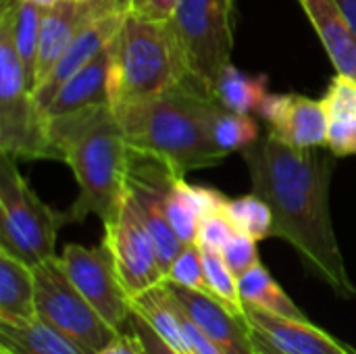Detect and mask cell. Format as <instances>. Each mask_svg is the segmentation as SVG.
I'll return each instance as SVG.
<instances>
[{"mask_svg":"<svg viewBox=\"0 0 356 354\" xmlns=\"http://www.w3.org/2000/svg\"><path fill=\"white\" fill-rule=\"evenodd\" d=\"M177 175L163 165L156 159L134 154L129 156V169H127V188L138 200V207L142 211V217L150 230V236L154 240L159 261L163 267V273L167 275L171 263L181 252L186 244L175 236L169 217H167V194L173 186Z\"/></svg>","mask_w":356,"mask_h":354,"instance_id":"cell-11","label":"cell"},{"mask_svg":"<svg viewBox=\"0 0 356 354\" xmlns=\"http://www.w3.org/2000/svg\"><path fill=\"white\" fill-rule=\"evenodd\" d=\"M223 259L227 263V267L234 271V275L240 280L246 271H250L252 267H257L261 263L259 259V246L257 240L250 238L248 234L236 232L234 238L227 242V246L223 248Z\"/></svg>","mask_w":356,"mask_h":354,"instance_id":"cell-32","label":"cell"},{"mask_svg":"<svg viewBox=\"0 0 356 354\" xmlns=\"http://www.w3.org/2000/svg\"><path fill=\"white\" fill-rule=\"evenodd\" d=\"M35 317L38 309L33 267L0 250V321L17 325Z\"/></svg>","mask_w":356,"mask_h":354,"instance_id":"cell-19","label":"cell"},{"mask_svg":"<svg viewBox=\"0 0 356 354\" xmlns=\"http://www.w3.org/2000/svg\"><path fill=\"white\" fill-rule=\"evenodd\" d=\"M167 217L175 232V236L181 240V244H194L200 223V213L188 192L186 177H177L167 194Z\"/></svg>","mask_w":356,"mask_h":354,"instance_id":"cell-28","label":"cell"},{"mask_svg":"<svg viewBox=\"0 0 356 354\" xmlns=\"http://www.w3.org/2000/svg\"><path fill=\"white\" fill-rule=\"evenodd\" d=\"M102 242L111 250L117 275L129 298L140 296L165 282L154 240L129 188L117 215L104 223Z\"/></svg>","mask_w":356,"mask_h":354,"instance_id":"cell-9","label":"cell"},{"mask_svg":"<svg viewBox=\"0 0 356 354\" xmlns=\"http://www.w3.org/2000/svg\"><path fill=\"white\" fill-rule=\"evenodd\" d=\"M96 354H146L144 342L140 334L131 328V332H121L111 344H106L100 353Z\"/></svg>","mask_w":356,"mask_h":354,"instance_id":"cell-37","label":"cell"},{"mask_svg":"<svg viewBox=\"0 0 356 354\" xmlns=\"http://www.w3.org/2000/svg\"><path fill=\"white\" fill-rule=\"evenodd\" d=\"M58 261L67 277L94 307V311L113 330L121 332L131 319V298L117 275V267L106 244L102 242L92 248L67 244Z\"/></svg>","mask_w":356,"mask_h":354,"instance_id":"cell-10","label":"cell"},{"mask_svg":"<svg viewBox=\"0 0 356 354\" xmlns=\"http://www.w3.org/2000/svg\"><path fill=\"white\" fill-rule=\"evenodd\" d=\"M321 100L330 117L356 115V79L336 73Z\"/></svg>","mask_w":356,"mask_h":354,"instance_id":"cell-31","label":"cell"},{"mask_svg":"<svg viewBox=\"0 0 356 354\" xmlns=\"http://www.w3.org/2000/svg\"><path fill=\"white\" fill-rule=\"evenodd\" d=\"M50 136L75 182L77 198L67 209L69 223L90 215L108 223L127 192L129 144L111 104L83 106L50 117Z\"/></svg>","mask_w":356,"mask_h":354,"instance_id":"cell-2","label":"cell"},{"mask_svg":"<svg viewBox=\"0 0 356 354\" xmlns=\"http://www.w3.org/2000/svg\"><path fill=\"white\" fill-rule=\"evenodd\" d=\"M0 10L6 13L10 23L13 42L17 54L25 67L27 81L31 90L35 88V65H38V46H40V29L44 8L29 0H2Z\"/></svg>","mask_w":356,"mask_h":354,"instance_id":"cell-22","label":"cell"},{"mask_svg":"<svg viewBox=\"0 0 356 354\" xmlns=\"http://www.w3.org/2000/svg\"><path fill=\"white\" fill-rule=\"evenodd\" d=\"M71 2H88V0H71Z\"/></svg>","mask_w":356,"mask_h":354,"instance_id":"cell-42","label":"cell"},{"mask_svg":"<svg viewBox=\"0 0 356 354\" xmlns=\"http://www.w3.org/2000/svg\"><path fill=\"white\" fill-rule=\"evenodd\" d=\"M334 156L356 154V115L330 117L327 127V148Z\"/></svg>","mask_w":356,"mask_h":354,"instance_id":"cell-33","label":"cell"},{"mask_svg":"<svg viewBox=\"0 0 356 354\" xmlns=\"http://www.w3.org/2000/svg\"><path fill=\"white\" fill-rule=\"evenodd\" d=\"M0 354H10V353H6V351H0Z\"/></svg>","mask_w":356,"mask_h":354,"instance_id":"cell-43","label":"cell"},{"mask_svg":"<svg viewBox=\"0 0 356 354\" xmlns=\"http://www.w3.org/2000/svg\"><path fill=\"white\" fill-rule=\"evenodd\" d=\"M254 354H257V353H254Z\"/></svg>","mask_w":356,"mask_h":354,"instance_id":"cell-44","label":"cell"},{"mask_svg":"<svg viewBox=\"0 0 356 354\" xmlns=\"http://www.w3.org/2000/svg\"><path fill=\"white\" fill-rule=\"evenodd\" d=\"M267 83H269V77L265 73L248 75L232 63L219 75L213 88V98L227 111H236L244 115H254V113L259 115L265 98L269 96Z\"/></svg>","mask_w":356,"mask_h":354,"instance_id":"cell-23","label":"cell"},{"mask_svg":"<svg viewBox=\"0 0 356 354\" xmlns=\"http://www.w3.org/2000/svg\"><path fill=\"white\" fill-rule=\"evenodd\" d=\"M165 282L213 296L211 288H209V282H207V273H204L202 252H200V248L196 244H186L181 248V252L171 263V267H169V271L165 275Z\"/></svg>","mask_w":356,"mask_h":354,"instance_id":"cell-29","label":"cell"},{"mask_svg":"<svg viewBox=\"0 0 356 354\" xmlns=\"http://www.w3.org/2000/svg\"><path fill=\"white\" fill-rule=\"evenodd\" d=\"M169 290L188 319L225 354H254L250 340V323L232 315L217 298L169 284Z\"/></svg>","mask_w":356,"mask_h":354,"instance_id":"cell-14","label":"cell"},{"mask_svg":"<svg viewBox=\"0 0 356 354\" xmlns=\"http://www.w3.org/2000/svg\"><path fill=\"white\" fill-rule=\"evenodd\" d=\"M336 2L340 4L344 17L348 19V23H350V27H353L356 35V0H336Z\"/></svg>","mask_w":356,"mask_h":354,"instance_id":"cell-39","label":"cell"},{"mask_svg":"<svg viewBox=\"0 0 356 354\" xmlns=\"http://www.w3.org/2000/svg\"><path fill=\"white\" fill-rule=\"evenodd\" d=\"M67 211L46 204L19 173L17 161L0 152V250L38 267L56 257V238Z\"/></svg>","mask_w":356,"mask_h":354,"instance_id":"cell-6","label":"cell"},{"mask_svg":"<svg viewBox=\"0 0 356 354\" xmlns=\"http://www.w3.org/2000/svg\"><path fill=\"white\" fill-rule=\"evenodd\" d=\"M336 73L356 79V35L336 0H298Z\"/></svg>","mask_w":356,"mask_h":354,"instance_id":"cell-17","label":"cell"},{"mask_svg":"<svg viewBox=\"0 0 356 354\" xmlns=\"http://www.w3.org/2000/svg\"><path fill=\"white\" fill-rule=\"evenodd\" d=\"M181 0H127V13L154 23H169L175 19Z\"/></svg>","mask_w":356,"mask_h":354,"instance_id":"cell-34","label":"cell"},{"mask_svg":"<svg viewBox=\"0 0 356 354\" xmlns=\"http://www.w3.org/2000/svg\"><path fill=\"white\" fill-rule=\"evenodd\" d=\"M179 315H181V325H184V334H186V338H188V344H190V351L192 354H225L217 344H213L190 319H188V315L181 311V307H179Z\"/></svg>","mask_w":356,"mask_h":354,"instance_id":"cell-36","label":"cell"},{"mask_svg":"<svg viewBox=\"0 0 356 354\" xmlns=\"http://www.w3.org/2000/svg\"><path fill=\"white\" fill-rule=\"evenodd\" d=\"M248 321L273 346L286 354H356L350 344L334 338L311 321H294L271 315L263 309L246 305Z\"/></svg>","mask_w":356,"mask_h":354,"instance_id":"cell-16","label":"cell"},{"mask_svg":"<svg viewBox=\"0 0 356 354\" xmlns=\"http://www.w3.org/2000/svg\"><path fill=\"white\" fill-rule=\"evenodd\" d=\"M173 27L179 35L192 79L213 96L219 75L232 65L236 2L181 0Z\"/></svg>","mask_w":356,"mask_h":354,"instance_id":"cell-7","label":"cell"},{"mask_svg":"<svg viewBox=\"0 0 356 354\" xmlns=\"http://www.w3.org/2000/svg\"><path fill=\"white\" fill-rule=\"evenodd\" d=\"M209 125H211L213 142L225 154L244 152L246 148H250L252 144H257L263 138L261 127L252 115L227 111L219 102L213 104Z\"/></svg>","mask_w":356,"mask_h":354,"instance_id":"cell-25","label":"cell"},{"mask_svg":"<svg viewBox=\"0 0 356 354\" xmlns=\"http://www.w3.org/2000/svg\"><path fill=\"white\" fill-rule=\"evenodd\" d=\"M240 296L244 305L263 309L271 315L294 319V321H309V317L294 305V300L284 292V288L273 280L269 269L259 263L250 271H246L240 280Z\"/></svg>","mask_w":356,"mask_h":354,"instance_id":"cell-24","label":"cell"},{"mask_svg":"<svg viewBox=\"0 0 356 354\" xmlns=\"http://www.w3.org/2000/svg\"><path fill=\"white\" fill-rule=\"evenodd\" d=\"M0 152L15 161H60L50 117L38 104L17 54L10 23L0 10Z\"/></svg>","mask_w":356,"mask_h":354,"instance_id":"cell-5","label":"cell"},{"mask_svg":"<svg viewBox=\"0 0 356 354\" xmlns=\"http://www.w3.org/2000/svg\"><path fill=\"white\" fill-rule=\"evenodd\" d=\"M129 325L140 334L142 342H144V348H146V354H177L173 348L167 346V342L161 340V336L136 313H131V319H129Z\"/></svg>","mask_w":356,"mask_h":354,"instance_id":"cell-35","label":"cell"},{"mask_svg":"<svg viewBox=\"0 0 356 354\" xmlns=\"http://www.w3.org/2000/svg\"><path fill=\"white\" fill-rule=\"evenodd\" d=\"M108 67H111V46L98 52L92 61L79 67L56 92L50 106L46 108L48 117L71 113L83 106L108 104Z\"/></svg>","mask_w":356,"mask_h":354,"instance_id":"cell-18","label":"cell"},{"mask_svg":"<svg viewBox=\"0 0 356 354\" xmlns=\"http://www.w3.org/2000/svg\"><path fill=\"white\" fill-rule=\"evenodd\" d=\"M29 2L38 4L40 8H52V6H54V4H58L60 0H29Z\"/></svg>","mask_w":356,"mask_h":354,"instance_id":"cell-40","label":"cell"},{"mask_svg":"<svg viewBox=\"0 0 356 354\" xmlns=\"http://www.w3.org/2000/svg\"><path fill=\"white\" fill-rule=\"evenodd\" d=\"M131 313L140 315L161 336V340L167 342L169 348H173L177 354H192L188 338L184 334L179 305L173 298L167 282L146 290L140 296H134Z\"/></svg>","mask_w":356,"mask_h":354,"instance_id":"cell-20","label":"cell"},{"mask_svg":"<svg viewBox=\"0 0 356 354\" xmlns=\"http://www.w3.org/2000/svg\"><path fill=\"white\" fill-rule=\"evenodd\" d=\"M215 102L198 81L186 79L165 94L117 108L115 115L134 154L156 159L177 177H186L227 156L211 138Z\"/></svg>","mask_w":356,"mask_h":354,"instance_id":"cell-3","label":"cell"},{"mask_svg":"<svg viewBox=\"0 0 356 354\" xmlns=\"http://www.w3.org/2000/svg\"><path fill=\"white\" fill-rule=\"evenodd\" d=\"M223 213L232 221L236 232L248 234L257 242L273 238V211L257 192L227 198Z\"/></svg>","mask_w":356,"mask_h":354,"instance_id":"cell-26","label":"cell"},{"mask_svg":"<svg viewBox=\"0 0 356 354\" xmlns=\"http://www.w3.org/2000/svg\"><path fill=\"white\" fill-rule=\"evenodd\" d=\"M234 234H236V227L232 225V221L225 217L223 211L209 213L198 223V234H196V242L194 244L198 248L223 252V248L234 238Z\"/></svg>","mask_w":356,"mask_h":354,"instance_id":"cell-30","label":"cell"},{"mask_svg":"<svg viewBox=\"0 0 356 354\" xmlns=\"http://www.w3.org/2000/svg\"><path fill=\"white\" fill-rule=\"evenodd\" d=\"M186 79L192 75L173 21L154 23L125 13L111 42L108 104L113 111L165 94Z\"/></svg>","mask_w":356,"mask_h":354,"instance_id":"cell-4","label":"cell"},{"mask_svg":"<svg viewBox=\"0 0 356 354\" xmlns=\"http://www.w3.org/2000/svg\"><path fill=\"white\" fill-rule=\"evenodd\" d=\"M250 340H252V346H254V353L257 354H286L282 353L277 346H273L261 332H257L250 323Z\"/></svg>","mask_w":356,"mask_h":354,"instance_id":"cell-38","label":"cell"},{"mask_svg":"<svg viewBox=\"0 0 356 354\" xmlns=\"http://www.w3.org/2000/svg\"><path fill=\"white\" fill-rule=\"evenodd\" d=\"M259 115L267 123V134L292 148H327L330 115L323 100L305 94H269Z\"/></svg>","mask_w":356,"mask_h":354,"instance_id":"cell-12","label":"cell"},{"mask_svg":"<svg viewBox=\"0 0 356 354\" xmlns=\"http://www.w3.org/2000/svg\"><path fill=\"white\" fill-rule=\"evenodd\" d=\"M0 351L10 354H92L40 317L17 325L0 321Z\"/></svg>","mask_w":356,"mask_h":354,"instance_id":"cell-21","label":"cell"},{"mask_svg":"<svg viewBox=\"0 0 356 354\" xmlns=\"http://www.w3.org/2000/svg\"><path fill=\"white\" fill-rule=\"evenodd\" d=\"M200 252H202V263H204V273H207V282H209L211 294L232 315H236L238 319L250 323L248 321V315H246V305H244V300L240 296L238 277L227 267L223 255L217 252V250H207V248H200Z\"/></svg>","mask_w":356,"mask_h":354,"instance_id":"cell-27","label":"cell"},{"mask_svg":"<svg viewBox=\"0 0 356 354\" xmlns=\"http://www.w3.org/2000/svg\"><path fill=\"white\" fill-rule=\"evenodd\" d=\"M123 8H113L104 15H100L98 19L90 21L88 25H83L77 35L71 40V44L67 46V50L63 52V56L58 58V63L54 65L52 73L46 77V81L33 90V96L38 100V104L46 111L52 102V98L56 96V92L63 88V83L79 69L83 67L88 61H92L98 52H102L106 46H111V42L115 40V35L121 29V23L125 19Z\"/></svg>","mask_w":356,"mask_h":354,"instance_id":"cell-15","label":"cell"},{"mask_svg":"<svg viewBox=\"0 0 356 354\" xmlns=\"http://www.w3.org/2000/svg\"><path fill=\"white\" fill-rule=\"evenodd\" d=\"M38 317L56 328L88 353H100L121 332L113 330L67 277L58 257L33 267Z\"/></svg>","mask_w":356,"mask_h":354,"instance_id":"cell-8","label":"cell"},{"mask_svg":"<svg viewBox=\"0 0 356 354\" xmlns=\"http://www.w3.org/2000/svg\"><path fill=\"white\" fill-rule=\"evenodd\" d=\"M113 4H117L119 8H125L127 10V0H111Z\"/></svg>","mask_w":356,"mask_h":354,"instance_id":"cell-41","label":"cell"},{"mask_svg":"<svg viewBox=\"0 0 356 354\" xmlns=\"http://www.w3.org/2000/svg\"><path fill=\"white\" fill-rule=\"evenodd\" d=\"M321 150H298L267 134L240 154L252 192L273 211V238L288 242L302 267L338 298L356 300L330 207L338 156Z\"/></svg>","mask_w":356,"mask_h":354,"instance_id":"cell-1","label":"cell"},{"mask_svg":"<svg viewBox=\"0 0 356 354\" xmlns=\"http://www.w3.org/2000/svg\"><path fill=\"white\" fill-rule=\"evenodd\" d=\"M113 8L119 6L113 4L111 0H88V2L60 0L52 8H44L40 46H38V65H35V88H40L46 81V77L52 73L54 65L71 44V40L77 35V31Z\"/></svg>","mask_w":356,"mask_h":354,"instance_id":"cell-13","label":"cell"}]
</instances>
